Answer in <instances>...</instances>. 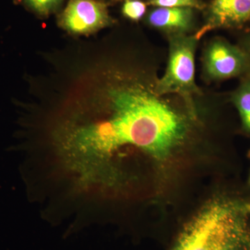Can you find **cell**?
<instances>
[{
  "label": "cell",
  "instance_id": "obj_1",
  "mask_svg": "<svg viewBox=\"0 0 250 250\" xmlns=\"http://www.w3.org/2000/svg\"><path fill=\"white\" fill-rule=\"evenodd\" d=\"M102 88L54 116L41 139L47 174L77 201L93 200L111 187L113 161L123 149L165 160L188 131L187 118L154 87L123 80Z\"/></svg>",
  "mask_w": 250,
  "mask_h": 250
},
{
  "label": "cell",
  "instance_id": "obj_2",
  "mask_svg": "<svg viewBox=\"0 0 250 250\" xmlns=\"http://www.w3.org/2000/svg\"><path fill=\"white\" fill-rule=\"evenodd\" d=\"M171 250H250V233L233 206L212 202L187 224Z\"/></svg>",
  "mask_w": 250,
  "mask_h": 250
},
{
  "label": "cell",
  "instance_id": "obj_3",
  "mask_svg": "<svg viewBox=\"0 0 250 250\" xmlns=\"http://www.w3.org/2000/svg\"><path fill=\"white\" fill-rule=\"evenodd\" d=\"M196 36H169V57L165 73L156 82L158 95L177 94L192 107V95L200 94L195 81Z\"/></svg>",
  "mask_w": 250,
  "mask_h": 250
},
{
  "label": "cell",
  "instance_id": "obj_4",
  "mask_svg": "<svg viewBox=\"0 0 250 250\" xmlns=\"http://www.w3.org/2000/svg\"><path fill=\"white\" fill-rule=\"evenodd\" d=\"M204 72L210 80H223L241 75L249 70L243 49L222 39L212 41L204 55Z\"/></svg>",
  "mask_w": 250,
  "mask_h": 250
},
{
  "label": "cell",
  "instance_id": "obj_5",
  "mask_svg": "<svg viewBox=\"0 0 250 250\" xmlns=\"http://www.w3.org/2000/svg\"><path fill=\"white\" fill-rule=\"evenodd\" d=\"M61 26L75 34H89L109 26L106 5L97 0H70L61 15Z\"/></svg>",
  "mask_w": 250,
  "mask_h": 250
},
{
  "label": "cell",
  "instance_id": "obj_6",
  "mask_svg": "<svg viewBox=\"0 0 250 250\" xmlns=\"http://www.w3.org/2000/svg\"><path fill=\"white\" fill-rule=\"evenodd\" d=\"M250 22V0H213L205 25L195 34L200 39L208 31L218 28L241 27Z\"/></svg>",
  "mask_w": 250,
  "mask_h": 250
},
{
  "label": "cell",
  "instance_id": "obj_7",
  "mask_svg": "<svg viewBox=\"0 0 250 250\" xmlns=\"http://www.w3.org/2000/svg\"><path fill=\"white\" fill-rule=\"evenodd\" d=\"M147 22L151 27L170 36L187 34L193 26V9L156 7L148 14Z\"/></svg>",
  "mask_w": 250,
  "mask_h": 250
},
{
  "label": "cell",
  "instance_id": "obj_8",
  "mask_svg": "<svg viewBox=\"0 0 250 250\" xmlns=\"http://www.w3.org/2000/svg\"><path fill=\"white\" fill-rule=\"evenodd\" d=\"M231 100L239 112L245 129L250 131V76L233 92Z\"/></svg>",
  "mask_w": 250,
  "mask_h": 250
},
{
  "label": "cell",
  "instance_id": "obj_9",
  "mask_svg": "<svg viewBox=\"0 0 250 250\" xmlns=\"http://www.w3.org/2000/svg\"><path fill=\"white\" fill-rule=\"evenodd\" d=\"M148 4L156 7L190 8L203 9L205 5L200 0H149Z\"/></svg>",
  "mask_w": 250,
  "mask_h": 250
},
{
  "label": "cell",
  "instance_id": "obj_10",
  "mask_svg": "<svg viewBox=\"0 0 250 250\" xmlns=\"http://www.w3.org/2000/svg\"><path fill=\"white\" fill-rule=\"evenodd\" d=\"M147 6L141 0H125L122 7L123 16L133 21H139L144 16Z\"/></svg>",
  "mask_w": 250,
  "mask_h": 250
},
{
  "label": "cell",
  "instance_id": "obj_11",
  "mask_svg": "<svg viewBox=\"0 0 250 250\" xmlns=\"http://www.w3.org/2000/svg\"><path fill=\"white\" fill-rule=\"evenodd\" d=\"M33 11L41 16H48L58 9L62 0H24Z\"/></svg>",
  "mask_w": 250,
  "mask_h": 250
},
{
  "label": "cell",
  "instance_id": "obj_12",
  "mask_svg": "<svg viewBox=\"0 0 250 250\" xmlns=\"http://www.w3.org/2000/svg\"><path fill=\"white\" fill-rule=\"evenodd\" d=\"M247 54L248 59V62H249V70H250V36L247 39L246 42V48L243 49Z\"/></svg>",
  "mask_w": 250,
  "mask_h": 250
}]
</instances>
